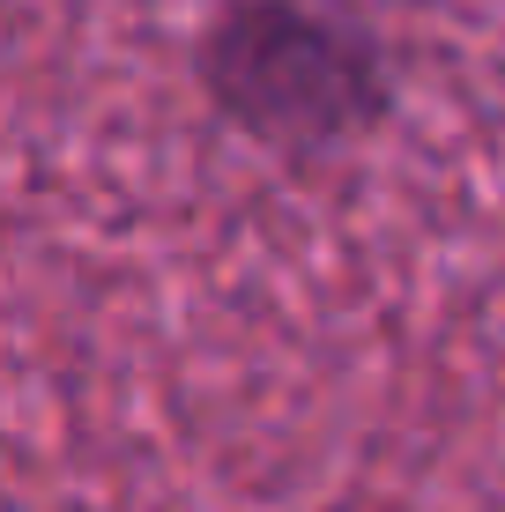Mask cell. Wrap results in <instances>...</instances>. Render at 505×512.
<instances>
[{
  "label": "cell",
  "mask_w": 505,
  "mask_h": 512,
  "mask_svg": "<svg viewBox=\"0 0 505 512\" xmlns=\"http://www.w3.org/2000/svg\"><path fill=\"white\" fill-rule=\"evenodd\" d=\"M208 90L268 141H342L379 112L364 38L290 0H246L208 38Z\"/></svg>",
  "instance_id": "1"
}]
</instances>
